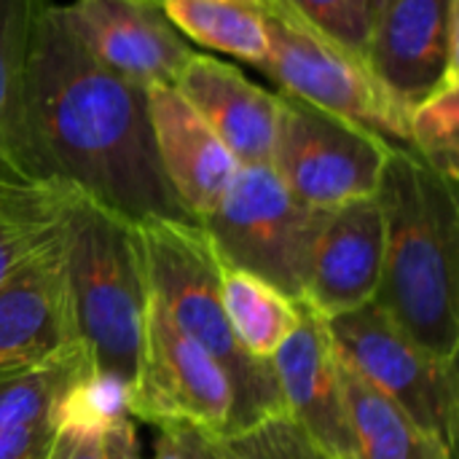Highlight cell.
I'll return each mask as SVG.
<instances>
[{
  "mask_svg": "<svg viewBox=\"0 0 459 459\" xmlns=\"http://www.w3.org/2000/svg\"><path fill=\"white\" fill-rule=\"evenodd\" d=\"M27 124L46 183H62L129 223L194 221L164 178L148 91L105 67L51 0L30 48Z\"/></svg>",
  "mask_w": 459,
  "mask_h": 459,
  "instance_id": "6da1fadb",
  "label": "cell"
},
{
  "mask_svg": "<svg viewBox=\"0 0 459 459\" xmlns=\"http://www.w3.org/2000/svg\"><path fill=\"white\" fill-rule=\"evenodd\" d=\"M374 196L385 221L382 282L374 304L422 350L457 363V183L414 151L393 145Z\"/></svg>",
  "mask_w": 459,
  "mask_h": 459,
  "instance_id": "7a4b0ae2",
  "label": "cell"
},
{
  "mask_svg": "<svg viewBox=\"0 0 459 459\" xmlns=\"http://www.w3.org/2000/svg\"><path fill=\"white\" fill-rule=\"evenodd\" d=\"M148 296L172 323L202 344L229 374L234 387L231 433L285 414L272 360H253L237 344L221 299L223 264L199 221L156 218L134 223ZM229 433V436H231Z\"/></svg>",
  "mask_w": 459,
  "mask_h": 459,
  "instance_id": "3957f363",
  "label": "cell"
},
{
  "mask_svg": "<svg viewBox=\"0 0 459 459\" xmlns=\"http://www.w3.org/2000/svg\"><path fill=\"white\" fill-rule=\"evenodd\" d=\"M78 342L100 377L134 387L143 350L148 285L134 223L78 196L65 247Z\"/></svg>",
  "mask_w": 459,
  "mask_h": 459,
  "instance_id": "277c9868",
  "label": "cell"
},
{
  "mask_svg": "<svg viewBox=\"0 0 459 459\" xmlns=\"http://www.w3.org/2000/svg\"><path fill=\"white\" fill-rule=\"evenodd\" d=\"M261 16L269 38L264 70L285 94L409 148V110L379 83L363 54L325 35L288 0H269Z\"/></svg>",
  "mask_w": 459,
  "mask_h": 459,
  "instance_id": "5b68a950",
  "label": "cell"
},
{
  "mask_svg": "<svg viewBox=\"0 0 459 459\" xmlns=\"http://www.w3.org/2000/svg\"><path fill=\"white\" fill-rule=\"evenodd\" d=\"M328 210L301 204L272 164H242L223 202L199 221L223 266L304 299L315 239Z\"/></svg>",
  "mask_w": 459,
  "mask_h": 459,
  "instance_id": "8992f818",
  "label": "cell"
},
{
  "mask_svg": "<svg viewBox=\"0 0 459 459\" xmlns=\"http://www.w3.org/2000/svg\"><path fill=\"white\" fill-rule=\"evenodd\" d=\"M336 358L449 452L457 438V363L422 350L379 304L328 320Z\"/></svg>",
  "mask_w": 459,
  "mask_h": 459,
  "instance_id": "52a82bcc",
  "label": "cell"
},
{
  "mask_svg": "<svg viewBox=\"0 0 459 459\" xmlns=\"http://www.w3.org/2000/svg\"><path fill=\"white\" fill-rule=\"evenodd\" d=\"M393 143L285 91L277 94L272 167L285 188L312 210H333L374 196Z\"/></svg>",
  "mask_w": 459,
  "mask_h": 459,
  "instance_id": "ba28073f",
  "label": "cell"
},
{
  "mask_svg": "<svg viewBox=\"0 0 459 459\" xmlns=\"http://www.w3.org/2000/svg\"><path fill=\"white\" fill-rule=\"evenodd\" d=\"M129 417L153 428L186 422L212 436H229L234 422V387L226 368L151 296L143 363L129 390Z\"/></svg>",
  "mask_w": 459,
  "mask_h": 459,
  "instance_id": "9c48e42d",
  "label": "cell"
},
{
  "mask_svg": "<svg viewBox=\"0 0 459 459\" xmlns=\"http://www.w3.org/2000/svg\"><path fill=\"white\" fill-rule=\"evenodd\" d=\"M56 8L105 67L145 91L175 86L196 54L153 0H73Z\"/></svg>",
  "mask_w": 459,
  "mask_h": 459,
  "instance_id": "30bf717a",
  "label": "cell"
},
{
  "mask_svg": "<svg viewBox=\"0 0 459 459\" xmlns=\"http://www.w3.org/2000/svg\"><path fill=\"white\" fill-rule=\"evenodd\" d=\"M457 19V0H385L379 8L366 59L406 110L459 78Z\"/></svg>",
  "mask_w": 459,
  "mask_h": 459,
  "instance_id": "8fae6325",
  "label": "cell"
},
{
  "mask_svg": "<svg viewBox=\"0 0 459 459\" xmlns=\"http://www.w3.org/2000/svg\"><path fill=\"white\" fill-rule=\"evenodd\" d=\"M285 414L331 459H355V433L328 320L299 299V323L272 355Z\"/></svg>",
  "mask_w": 459,
  "mask_h": 459,
  "instance_id": "7c38bea8",
  "label": "cell"
},
{
  "mask_svg": "<svg viewBox=\"0 0 459 459\" xmlns=\"http://www.w3.org/2000/svg\"><path fill=\"white\" fill-rule=\"evenodd\" d=\"M385 221L377 196L325 212L315 239L304 299L325 320L374 301L382 282Z\"/></svg>",
  "mask_w": 459,
  "mask_h": 459,
  "instance_id": "4fadbf2b",
  "label": "cell"
},
{
  "mask_svg": "<svg viewBox=\"0 0 459 459\" xmlns=\"http://www.w3.org/2000/svg\"><path fill=\"white\" fill-rule=\"evenodd\" d=\"M67 229L0 285V366L43 360L78 342L65 269Z\"/></svg>",
  "mask_w": 459,
  "mask_h": 459,
  "instance_id": "5bb4252c",
  "label": "cell"
},
{
  "mask_svg": "<svg viewBox=\"0 0 459 459\" xmlns=\"http://www.w3.org/2000/svg\"><path fill=\"white\" fill-rule=\"evenodd\" d=\"M148 113L164 178L188 218L204 221L226 196L239 161L178 91L148 89Z\"/></svg>",
  "mask_w": 459,
  "mask_h": 459,
  "instance_id": "9a60e30c",
  "label": "cell"
},
{
  "mask_svg": "<svg viewBox=\"0 0 459 459\" xmlns=\"http://www.w3.org/2000/svg\"><path fill=\"white\" fill-rule=\"evenodd\" d=\"M207 126L242 164H269L277 129V94L247 81L234 65L194 54L175 81Z\"/></svg>",
  "mask_w": 459,
  "mask_h": 459,
  "instance_id": "2e32d148",
  "label": "cell"
},
{
  "mask_svg": "<svg viewBox=\"0 0 459 459\" xmlns=\"http://www.w3.org/2000/svg\"><path fill=\"white\" fill-rule=\"evenodd\" d=\"M48 0H0V183H46L27 124V70L35 22Z\"/></svg>",
  "mask_w": 459,
  "mask_h": 459,
  "instance_id": "e0dca14e",
  "label": "cell"
},
{
  "mask_svg": "<svg viewBox=\"0 0 459 459\" xmlns=\"http://www.w3.org/2000/svg\"><path fill=\"white\" fill-rule=\"evenodd\" d=\"M78 196L62 183H0V285L65 234Z\"/></svg>",
  "mask_w": 459,
  "mask_h": 459,
  "instance_id": "ac0fdd59",
  "label": "cell"
},
{
  "mask_svg": "<svg viewBox=\"0 0 459 459\" xmlns=\"http://www.w3.org/2000/svg\"><path fill=\"white\" fill-rule=\"evenodd\" d=\"M89 371L91 358L81 342L43 360L0 366V430L59 422L65 398Z\"/></svg>",
  "mask_w": 459,
  "mask_h": 459,
  "instance_id": "d6986e66",
  "label": "cell"
},
{
  "mask_svg": "<svg viewBox=\"0 0 459 459\" xmlns=\"http://www.w3.org/2000/svg\"><path fill=\"white\" fill-rule=\"evenodd\" d=\"M221 299L237 344L253 360H272L299 323V299L242 269L223 266Z\"/></svg>",
  "mask_w": 459,
  "mask_h": 459,
  "instance_id": "ffe728a7",
  "label": "cell"
},
{
  "mask_svg": "<svg viewBox=\"0 0 459 459\" xmlns=\"http://www.w3.org/2000/svg\"><path fill=\"white\" fill-rule=\"evenodd\" d=\"M342 387L355 433V459H452V452L420 430L398 406L368 387L342 360Z\"/></svg>",
  "mask_w": 459,
  "mask_h": 459,
  "instance_id": "44dd1931",
  "label": "cell"
},
{
  "mask_svg": "<svg viewBox=\"0 0 459 459\" xmlns=\"http://www.w3.org/2000/svg\"><path fill=\"white\" fill-rule=\"evenodd\" d=\"M159 5L183 38L264 67L269 38L255 8L237 0H159Z\"/></svg>",
  "mask_w": 459,
  "mask_h": 459,
  "instance_id": "7402d4cb",
  "label": "cell"
},
{
  "mask_svg": "<svg viewBox=\"0 0 459 459\" xmlns=\"http://www.w3.org/2000/svg\"><path fill=\"white\" fill-rule=\"evenodd\" d=\"M409 151L459 183V78L444 81L409 108Z\"/></svg>",
  "mask_w": 459,
  "mask_h": 459,
  "instance_id": "603a6c76",
  "label": "cell"
},
{
  "mask_svg": "<svg viewBox=\"0 0 459 459\" xmlns=\"http://www.w3.org/2000/svg\"><path fill=\"white\" fill-rule=\"evenodd\" d=\"M226 459H331L288 414L218 436Z\"/></svg>",
  "mask_w": 459,
  "mask_h": 459,
  "instance_id": "cb8c5ba5",
  "label": "cell"
},
{
  "mask_svg": "<svg viewBox=\"0 0 459 459\" xmlns=\"http://www.w3.org/2000/svg\"><path fill=\"white\" fill-rule=\"evenodd\" d=\"M46 459H140L134 422L124 420L105 430L59 425Z\"/></svg>",
  "mask_w": 459,
  "mask_h": 459,
  "instance_id": "d4e9b609",
  "label": "cell"
},
{
  "mask_svg": "<svg viewBox=\"0 0 459 459\" xmlns=\"http://www.w3.org/2000/svg\"><path fill=\"white\" fill-rule=\"evenodd\" d=\"M304 19L336 38L347 48L366 56L371 38V16L360 0H288Z\"/></svg>",
  "mask_w": 459,
  "mask_h": 459,
  "instance_id": "484cf974",
  "label": "cell"
},
{
  "mask_svg": "<svg viewBox=\"0 0 459 459\" xmlns=\"http://www.w3.org/2000/svg\"><path fill=\"white\" fill-rule=\"evenodd\" d=\"M59 422H38L13 430H0V459H46Z\"/></svg>",
  "mask_w": 459,
  "mask_h": 459,
  "instance_id": "4316f807",
  "label": "cell"
},
{
  "mask_svg": "<svg viewBox=\"0 0 459 459\" xmlns=\"http://www.w3.org/2000/svg\"><path fill=\"white\" fill-rule=\"evenodd\" d=\"M156 428H164L175 438V444L180 446L186 459H226L218 436H212V433H207V430H202L196 425L167 422V425H156Z\"/></svg>",
  "mask_w": 459,
  "mask_h": 459,
  "instance_id": "83f0119b",
  "label": "cell"
},
{
  "mask_svg": "<svg viewBox=\"0 0 459 459\" xmlns=\"http://www.w3.org/2000/svg\"><path fill=\"white\" fill-rule=\"evenodd\" d=\"M143 459V457H140ZM148 459H186L180 446L175 444V438L164 430V428H156V441H153V452Z\"/></svg>",
  "mask_w": 459,
  "mask_h": 459,
  "instance_id": "f1b7e54d",
  "label": "cell"
},
{
  "mask_svg": "<svg viewBox=\"0 0 459 459\" xmlns=\"http://www.w3.org/2000/svg\"><path fill=\"white\" fill-rule=\"evenodd\" d=\"M363 3V8L368 11V16H371V22L377 19V13H379V8L385 5V0H360Z\"/></svg>",
  "mask_w": 459,
  "mask_h": 459,
  "instance_id": "f546056e",
  "label": "cell"
},
{
  "mask_svg": "<svg viewBox=\"0 0 459 459\" xmlns=\"http://www.w3.org/2000/svg\"><path fill=\"white\" fill-rule=\"evenodd\" d=\"M237 3H242V5H250V8H255V11L261 13V8H264L269 0H237Z\"/></svg>",
  "mask_w": 459,
  "mask_h": 459,
  "instance_id": "4dcf8cb0",
  "label": "cell"
},
{
  "mask_svg": "<svg viewBox=\"0 0 459 459\" xmlns=\"http://www.w3.org/2000/svg\"><path fill=\"white\" fill-rule=\"evenodd\" d=\"M153 3H159V0H153Z\"/></svg>",
  "mask_w": 459,
  "mask_h": 459,
  "instance_id": "1f68e13d",
  "label": "cell"
}]
</instances>
